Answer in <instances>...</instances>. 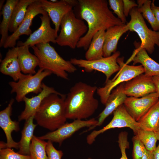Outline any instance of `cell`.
Returning <instances> with one entry per match:
<instances>
[{"label":"cell","instance_id":"3","mask_svg":"<svg viewBox=\"0 0 159 159\" xmlns=\"http://www.w3.org/2000/svg\"><path fill=\"white\" fill-rule=\"evenodd\" d=\"M66 95L52 94L42 102L35 113L34 119L37 124L51 131H54L65 123L64 100Z\"/></svg>","mask_w":159,"mask_h":159},{"label":"cell","instance_id":"11","mask_svg":"<svg viewBox=\"0 0 159 159\" xmlns=\"http://www.w3.org/2000/svg\"><path fill=\"white\" fill-rule=\"evenodd\" d=\"M98 122L95 118L84 120L77 119L70 123H65L56 130L39 137L43 140L58 143L60 146L63 141L72 136L75 132L84 127L90 128Z\"/></svg>","mask_w":159,"mask_h":159},{"label":"cell","instance_id":"36","mask_svg":"<svg viewBox=\"0 0 159 159\" xmlns=\"http://www.w3.org/2000/svg\"><path fill=\"white\" fill-rule=\"evenodd\" d=\"M46 151L48 159H61L63 154L62 151L56 149L49 140L47 142Z\"/></svg>","mask_w":159,"mask_h":159},{"label":"cell","instance_id":"39","mask_svg":"<svg viewBox=\"0 0 159 159\" xmlns=\"http://www.w3.org/2000/svg\"><path fill=\"white\" fill-rule=\"evenodd\" d=\"M152 79L156 89V92L159 98V76H153Z\"/></svg>","mask_w":159,"mask_h":159},{"label":"cell","instance_id":"8","mask_svg":"<svg viewBox=\"0 0 159 159\" xmlns=\"http://www.w3.org/2000/svg\"><path fill=\"white\" fill-rule=\"evenodd\" d=\"M52 74L49 71L39 68L34 74H27L16 82H10L9 84L11 88V93H16L15 99L18 102L23 101L29 93L38 94L42 90V80Z\"/></svg>","mask_w":159,"mask_h":159},{"label":"cell","instance_id":"7","mask_svg":"<svg viewBox=\"0 0 159 159\" xmlns=\"http://www.w3.org/2000/svg\"><path fill=\"white\" fill-rule=\"evenodd\" d=\"M124 59L123 57H119L117 59V62L120 69L114 78L105 82L104 86L97 88V92L100 97L101 102L103 105H105L110 95L115 87L144 73L142 65H128L124 62Z\"/></svg>","mask_w":159,"mask_h":159},{"label":"cell","instance_id":"37","mask_svg":"<svg viewBox=\"0 0 159 159\" xmlns=\"http://www.w3.org/2000/svg\"><path fill=\"white\" fill-rule=\"evenodd\" d=\"M123 4L124 12L125 16H127L131 9L138 6L135 1L129 0H122Z\"/></svg>","mask_w":159,"mask_h":159},{"label":"cell","instance_id":"44","mask_svg":"<svg viewBox=\"0 0 159 159\" xmlns=\"http://www.w3.org/2000/svg\"><path fill=\"white\" fill-rule=\"evenodd\" d=\"M50 1L53 2H56L57 1H58L57 0H50Z\"/></svg>","mask_w":159,"mask_h":159},{"label":"cell","instance_id":"38","mask_svg":"<svg viewBox=\"0 0 159 159\" xmlns=\"http://www.w3.org/2000/svg\"><path fill=\"white\" fill-rule=\"evenodd\" d=\"M154 0L152 1L151 4V9L154 15L157 22L159 24V6H155L154 4Z\"/></svg>","mask_w":159,"mask_h":159},{"label":"cell","instance_id":"10","mask_svg":"<svg viewBox=\"0 0 159 159\" xmlns=\"http://www.w3.org/2000/svg\"><path fill=\"white\" fill-rule=\"evenodd\" d=\"M113 114L112 119L107 125L100 130H93L87 136L86 141L88 144H92L98 136L111 129L128 127L132 130L135 135L140 129L138 122L129 114L123 104L115 110Z\"/></svg>","mask_w":159,"mask_h":159},{"label":"cell","instance_id":"16","mask_svg":"<svg viewBox=\"0 0 159 159\" xmlns=\"http://www.w3.org/2000/svg\"><path fill=\"white\" fill-rule=\"evenodd\" d=\"M124 92L128 97H142L156 92L152 77L140 74L124 83Z\"/></svg>","mask_w":159,"mask_h":159},{"label":"cell","instance_id":"21","mask_svg":"<svg viewBox=\"0 0 159 159\" xmlns=\"http://www.w3.org/2000/svg\"><path fill=\"white\" fill-rule=\"evenodd\" d=\"M131 61L133 62V64L140 63L144 68V74L146 75L159 76V63L150 57L145 49L137 47L125 64H127Z\"/></svg>","mask_w":159,"mask_h":159},{"label":"cell","instance_id":"23","mask_svg":"<svg viewBox=\"0 0 159 159\" xmlns=\"http://www.w3.org/2000/svg\"><path fill=\"white\" fill-rule=\"evenodd\" d=\"M17 47L18 58L21 72L26 74H35L36 68L39 65L38 58L30 52L29 46Z\"/></svg>","mask_w":159,"mask_h":159},{"label":"cell","instance_id":"4","mask_svg":"<svg viewBox=\"0 0 159 159\" xmlns=\"http://www.w3.org/2000/svg\"><path fill=\"white\" fill-rule=\"evenodd\" d=\"M39 60V68L50 71L58 77L68 80L67 72H74L77 69L70 61L66 60L49 43H40L31 47Z\"/></svg>","mask_w":159,"mask_h":159},{"label":"cell","instance_id":"20","mask_svg":"<svg viewBox=\"0 0 159 159\" xmlns=\"http://www.w3.org/2000/svg\"><path fill=\"white\" fill-rule=\"evenodd\" d=\"M17 49V47L9 49L5 58L0 61L1 72L9 76L15 82L27 75L21 72L18 58Z\"/></svg>","mask_w":159,"mask_h":159},{"label":"cell","instance_id":"30","mask_svg":"<svg viewBox=\"0 0 159 159\" xmlns=\"http://www.w3.org/2000/svg\"><path fill=\"white\" fill-rule=\"evenodd\" d=\"M47 142L34 135L30 147L31 159H48L46 148Z\"/></svg>","mask_w":159,"mask_h":159},{"label":"cell","instance_id":"22","mask_svg":"<svg viewBox=\"0 0 159 159\" xmlns=\"http://www.w3.org/2000/svg\"><path fill=\"white\" fill-rule=\"evenodd\" d=\"M128 30V28L125 24L115 25L106 29L103 46V57L110 56L112 53L117 51L119 39Z\"/></svg>","mask_w":159,"mask_h":159},{"label":"cell","instance_id":"45","mask_svg":"<svg viewBox=\"0 0 159 159\" xmlns=\"http://www.w3.org/2000/svg\"><path fill=\"white\" fill-rule=\"evenodd\" d=\"M87 159H92V158H88Z\"/></svg>","mask_w":159,"mask_h":159},{"label":"cell","instance_id":"1","mask_svg":"<svg viewBox=\"0 0 159 159\" xmlns=\"http://www.w3.org/2000/svg\"><path fill=\"white\" fill-rule=\"evenodd\" d=\"M76 7L80 18L87 23L88 31L80 39L77 47L87 50L94 35L102 29L123 24L108 6L106 0H78Z\"/></svg>","mask_w":159,"mask_h":159},{"label":"cell","instance_id":"31","mask_svg":"<svg viewBox=\"0 0 159 159\" xmlns=\"http://www.w3.org/2000/svg\"><path fill=\"white\" fill-rule=\"evenodd\" d=\"M135 135L138 137L147 150L153 152L157 147L158 140L155 132L140 129Z\"/></svg>","mask_w":159,"mask_h":159},{"label":"cell","instance_id":"12","mask_svg":"<svg viewBox=\"0 0 159 159\" xmlns=\"http://www.w3.org/2000/svg\"><path fill=\"white\" fill-rule=\"evenodd\" d=\"M46 12L42 9L39 0L35 1L28 6L26 16L17 30L9 36L3 47L4 48L15 47L16 41L23 35L29 36L32 33L30 28L34 17L39 14L42 15Z\"/></svg>","mask_w":159,"mask_h":159},{"label":"cell","instance_id":"6","mask_svg":"<svg viewBox=\"0 0 159 159\" xmlns=\"http://www.w3.org/2000/svg\"><path fill=\"white\" fill-rule=\"evenodd\" d=\"M129 14L130 20L126 24L129 30L135 32L139 37L141 43L138 47L145 49L150 54H152L155 45L159 47V31L148 28L137 7L131 9Z\"/></svg>","mask_w":159,"mask_h":159},{"label":"cell","instance_id":"26","mask_svg":"<svg viewBox=\"0 0 159 159\" xmlns=\"http://www.w3.org/2000/svg\"><path fill=\"white\" fill-rule=\"evenodd\" d=\"M19 0H7L4 5L1 14L3 16L2 20L0 25V33L1 36L0 47H3L9 37L8 31L12 14L14 9Z\"/></svg>","mask_w":159,"mask_h":159},{"label":"cell","instance_id":"17","mask_svg":"<svg viewBox=\"0 0 159 159\" xmlns=\"http://www.w3.org/2000/svg\"><path fill=\"white\" fill-rule=\"evenodd\" d=\"M124 83H122L114 89L110 95L105 104V107L98 116V122L94 127L89 128L85 132L90 130L97 126H101L105 119L113 113L119 107L123 104L127 96L124 92Z\"/></svg>","mask_w":159,"mask_h":159},{"label":"cell","instance_id":"15","mask_svg":"<svg viewBox=\"0 0 159 159\" xmlns=\"http://www.w3.org/2000/svg\"><path fill=\"white\" fill-rule=\"evenodd\" d=\"M14 100V99H11L7 107L0 112V126L5 134L7 141L6 143L0 142V149L6 148L19 149V142L14 140L11 136L13 131L18 132L20 130L19 122L12 120L11 117Z\"/></svg>","mask_w":159,"mask_h":159},{"label":"cell","instance_id":"18","mask_svg":"<svg viewBox=\"0 0 159 159\" xmlns=\"http://www.w3.org/2000/svg\"><path fill=\"white\" fill-rule=\"evenodd\" d=\"M42 87V91L37 95L31 98L26 96L24 98L23 101L25 103V107L18 117L19 121L26 120L34 115L43 100L50 95L56 94L61 96L64 95L56 90L54 88L48 86L43 83Z\"/></svg>","mask_w":159,"mask_h":159},{"label":"cell","instance_id":"42","mask_svg":"<svg viewBox=\"0 0 159 159\" xmlns=\"http://www.w3.org/2000/svg\"><path fill=\"white\" fill-rule=\"evenodd\" d=\"M5 1V0H1L0 1V10L1 11V10H2V8L4 6L3 5L4 2Z\"/></svg>","mask_w":159,"mask_h":159},{"label":"cell","instance_id":"40","mask_svg":"<svg viewBox=\"0 0 159 159\" xmlns=\"http://www.w3.org/2000/svg\"><path fill=\"white\" fill-rule=\"evenodd\" d=\"M142 159H154L153 153L148 150L145 148Z\"/></svg>","mask_w":159,"mask_h":159},{"label":"cell","instance_id":"9","mask_svg":"<svg viewBox=\"0 0 159 159\" xmlns=\"http://www.w3.org/2000/svg\"><path fill=\"white\" fill-rule=\"evenodd\" d=\"M120 53L117 51L110 56L92 60L72 58L70 60L74 65L84 69L87 72L97 71L104 73L106 77L105 82L115 72H118L120 67L117 62V59Z\"/></svg>","mask_w":159,"mask_h":159},{"label":"cell","instance_id":"35","mask_svg":"<svg viewBox=\"0 0 159 159\" xmlns=\"http://www.w3.org/2000/svg\"><path fill=\"white\" fill-rule=\"evenodd\" d=\"M127 135V132L125 131L121 132L119 135L118 142L122 155L119 159H128L126 153V150L129 147Z\"/></svg>","mask_w":159,"mask_h":159},{"label":"cell","instance_id":"19","mask_svg":"<svg viewBox=\"0 0 159 159\" xmlns=\"http://www.w3.org/2000/svg\"><path fill=\"white\" fill-rule=\"evenodd\" d=\"M43 9L48 14L55 26L56 32L59 29L62 19L67 13L73 8L65 0H61L53 2L47 0H39Z\"/></svg>","mask_w":159,"mask_h":159},{"label":"cell","instance_id":"33","mask_svg":"<svg viewBox=\"0 0 159 159\" xmlns=\"http://www.w3.org/2000/svg\"><path fill=\"white\" fill-rule=\"evenodd\" d=\"M0 159H31L29 155H23L15 152L11 148L0 150Z\"/></svg>","mask_w":159,"mask_h":159},{"label":"cell","instance_id":"29","mask_svg":"<svg viewBox=\"0 0 159 159\" xmlns=\"http://www.w3.org/2000/svg\"><path fill=\"white\" fill-rule=\"evenodd\" d=\"M152 1L150 0L137 1L139 11L150 24L153 30L159 31V24L156 20L151 9Z\"/></svg>","mask_w":159,"mask_h":159},{"label":"cell","instance_id":"24","mask_svg":"<svg viewBox=\"0 0 159 159\" xmlns=\"http://www.w3.org/2000/svg\"><path fill=\"white\" fill-rule=\"evenodd\" d=\"M106 30H100L93 36L85 54L86 59L92 60L103 57Z\"/></svg>","mask_w":159,"mask_h":159},{"label":"cell","instance_id":"27","mask_svg":"<svg viewBox=\"0 0 159 159\" xmlns=\"http://www.w3.org/2000/svg\"><path fill=\"white\" fill-rule=\"evenodd\" d=\"M34 115L26 120L24 128L21 131V138L19 142V153L25 155H29V149L34 132L37 124L33 122Z\"/></svg>","mask_w":159,"mask_h":159},{"label":"cell","instance_id":"2","mask_svg":"<svg viewBox=\"0 0 159 159\" xmlns=\"http://www.w3.org/2000/svg\"><path fill=\"white\" fill-rule=\"evenodd\" d=\"M97 88L82 82L72 86L64 100L67 119L83 120L92 116L99 106L98 101L94 96Z\"/></svg>","mask_w":159,"mask_h":159},{"label":"cell","instance_id":"32","mask_svg":"<svg viewBox=\"0 0 159 159\" xmlns=\"http://www.w3.org/2000/svg\"><path fill=\"white\" fill-rule=\"evenodd\" d=\"M110 8L117 16L123 24L126 22V16L124 12L123 4L122 0H109Z\"/></svg>","mask_w":159,"mask_h":159},{"label":"cell","instance_id":"14","mask_svg":"<svg viewBox=\"0 0 159 159\" xmlns=\"http://www.w3.org/2000/svg\"><path fill=\"white\" fill-rule=\"evenodd\" d=\"M159 100L156 92L139 97H127L123 105L126 110L136 121H138Z\"/></svg>","mask_w":159,"mask_h":159},{"label":"cell","instance_id":"13","mask_svg":"<svg viewBox=\"0 0 159 159\" xmlns=\"http://www.w3.org/2000/svg\"><path fill=\"white\" fill-rule=\"evenodd\" d=\"M41 21L40 26L29 36L24 42H19L18 46H28L29 47L40 43H56V40L58 36L55 29L51 26L50 18L46 12L40 16Z\"/></svg>","mask_w":159,"mask_h":159},{"label":"cell","instance_id":"28","mask_svg":"<svg viewBox=\"0 0 159 159\" xmlns=\"http://www.w3.org/2000/svg\"><path fill=\"white\" fill-rule=\"evenodd\" d=\"M35 0H19L15 6L11 15L9 31L14 32L24 20L29 6Z\"/></svg>","mask_w":159,"mask_h":159},{"label":"cell","instance_id":"43","mask_svg":"<svg viewBox=\"0 0 159 159\" xmlns=\"http://www.w3.org/2000/svg\"><path fill=\"white\" fill-rule=\"evenodd\" d=\"M156 134L157 136V137L158 139V140L159 141V127L157 130Z\"/></svg>","mask_w":159,"mask_h":159},{"label":"cell","instance_id":"5","mask_svg":"<svg viewBox=\"0 0 159 159\" xmlns=\"http://www.w3.org/2000/svg\"><path fill=\"white\" fill-rule=\"evenodd\" d=\"M60 32L56 40L61 46L74 49L80 39L87 32L88 28L83 20L76 16L73 9L64 16L61 22Z\"/></svg>","mask_w":159,"mask_h":159},{"label":"cell","instance_id":"34","mask_svg":"<svg viewBox=\"0 0 159 159\" xmlns=\"http://www.w3.org/2000/svg\"><path fill=\"white\" fill-rule=\"evenodd\" d=\"M132 141L133 159H142L145 149L144 145L137 135L133 137Z\"/></svg>","mask_w":159,"mask_h":159},{"label":"cell","instance_id":"25","mask_svg":"<svg viewBox=\"0 0 159 159\" xmlns=\"http://www.w3.org/2000/svg\"><path fill=\"white\" fill-rule=\"evenodd\" d=\"M137 122L140 129L156 133L159 127V100Z\"/></svg>","mask_w":159,"mask_h":159},{"label":"cell","instance_id":"41","mask_svg":"<svg viewBox=\"0 0 159 159\" xmlns=\"http://www.w3.org/2000/svg\"><path fill=\"white\" fill-rule=\"evenodd\" d=\"M154 159H159V143L153 152Z\"/></svg>","mask_w":159,"mask_h":159}]
</instances>
